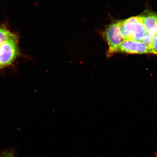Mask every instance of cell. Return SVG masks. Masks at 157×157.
Listing matches in <instances>:
<instances>
[{
  "mask_svg": "<svg viewBox=\"0 0 157 157\" xmlns=\"http://www.w3.org/2000/svg\"><path fill=\"white\" fill-rule=\"evenodd\" d=\"M120 28L124 40L142 42L148 34L140 15L121 20Z\"/></svg>",
  "mask_w": 157,
  "mask_h": 157,
  "instance_id": "1",
  "label": "cell"
},
{
  "mask_svg": "<svg viewBox=\"0 0 157 157\" xmlns=\"http://www.w3.org/2000/svg\"><path fill=\"white\" fill-rule=\"evenodd\" d=\"M151 48L154 52V55H157V33L155 36Z\"/></svg>",
  "mask_w": 157,
  "mask_h": 157,
  "instance_id": "7",
  "label": "cell"
},
{
  "mask_svg": "<svg viewBox=\"0 0 157 157\" xmlns=\"http://www.w3.org/2000/svg\"><path fill=\"white\" fill-rule=\"evenodd\" d=\"M14 35L5 27L0 25V46L4 44Z\"/></svg>",
  "mask_w": 157,
  "mask_h": 157,
  "instance_id": "6",
  "label": "cell"
},
{
  "mask_svg": "<svg viewBox=\"0 0 157 157\" xmlns=\"http://www.w3.org/2000/svg\"><path fill=\"white\" fill-rule=\"evenodd\" d=\"M19 55L17 38L14 34L0 46V69L10 65Z\"/></svg>",
  "mask_w": 157,
  "mask_h": 157,
  "instance_id": "3",
  "label": "cell"
},
{
  "mask_svg": "<svg viewBox=\"0 0 157 157\" xmlns=\"http://www.w3.org/2000/svg\"><path fill=\"white\" fill-rule=\"evenodd\" d=\"M13 154L11 151H6L4 153L1 157H13Z\"/></svg>",
  "mask_w": 157,
  "mask_h": 157,
  "instance_id": "8",
  "label": "cell"
},
{
  "mask_svg": "<svg viewBox=\"0 0 157 157\" xmlns=\"http://www.w3.org/2000/svg\"><path fill=\"white\" fill-rule=\"evenodd\" d=\"M140 16L147 33L155 37L157 33V12L146 10Z\"/></svg>",
  "mask_w": 157,
  "mask_h": 157,
  "instance_id": "5",
  "label": "cell"
},
{
  "mask_svg": "<svg viewBox=\"0 0 157 157\" xmlns=\"http://www.w3.org/2000/svg\"><path fill=\"white\" fill-rule=\"evenodd\" d=\"M121 20L113 19L111 22L107 25L101 32L102 36L108 45L106 52L108 58L117 53L118 50L124 40L121 32Z\"/></svg>",
  "mask_w": 157,
  "mask_h": 157,
  "instance_id": "2",
  "label": "cell"
},
{
  "mask_svg": "<svg viewBox=\"0 0 157 157\" xmlns=\"http://www.w3.org/2000/svg\"><path fill=\"white\" fill-rule=\"evenodd\" d=\"M128 54H154L151 48L141 41L124 40L117 52Z\"/></svg>",
  "mask_w": 157,
  "mask_h": 157,
  "instance_id": "4",
  "label": "cell"
}]
</instances>
